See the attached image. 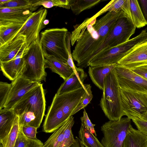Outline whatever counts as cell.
<instances>
[{
  "label": "cell",
  "instance_id": "1",
  "mask_svg": "<svg viewBox=\"0 0 147 147\" xmlns=\"http://www.w3.org/2000/svg\"><path fill=\"white\" fill-rule=\"evenodd\" d=\"M126 15L123 11L108 12L92 25L88 18L87 29L79 35L71 53L73 59L79 68H86L97 50L105 40L117 20Z\"/></svg>",
  "mask_w": 147,
  "mask_h": 147
},
{
  "label": "cell",
  "instance_id": "2",
  "mask_svg": "<svg viewBox=\"0 0 147 147\" xmlns=\"http://www.w3.org/2000/svg\"><path fill=\"white\" fill-rule=\"evenodd\" d=\"M86 92L84 84V87L60 95L56 93L46 115L42 131L52 133L63 125L80 104Z\"/></svg>",
  "mask_w": 147,
  "mask_h": 147
},
{
  "label": "cell",
  "instance_id": "3",
  "mask_svg": "<svg viewBox=\"0 0 147 147\" xmlns=\"http://www.w3.org/2000/svg\"><path fill=\"white\" fill-rule=\"evenodd\" d=\"M22 57L24 64L19 74L31 81L38 82L45 81L46 67L40 36L31 43Z\"/></svg>",
  "mask_w": 147,
  "mask_h": 147
},
{
  "label": "cell",
  "instance_id": "4",
  "mask_svg": "<svg viewBox=\"0 0 147 147\" xmlns=\"http://www.w3.org/2000/svg\"><path fill=\"white\" fill-rule=\"evenodd\" d=\"M120 89L113 69L105 79L104 89L100 104L105 115L109 120L118 121L124 116Z\"/></svg>",
  "mask_w": 147,
  "mask_h": 147
},
{
  "label": "cell",
  "instance_id": "5",
  "mask_svg": "<svg viewBox=\"0 0 147 147\" xmlns=\"http://www.w3.org/2000/svg\"><path fill=\"white\" fill-rule=\"evenodd\" d=\"M65 28L47 29L40 33V42L44 55L53 57L67 63L68 58Z\"/></svg>",
  "mask_w": 147,
  "mask_h": 147
},
{
  "label": "cell",
  "instance_id": "6",
  "mask_svg": "<svg viewBox=\"0 0 147 147\" xmlns=\"http://www.w3.org/2000/svg\"><path fill=\"white\" fill-rule=\"evenodd\" d=\"M45 107V91L40 83L27 92L12 108L17 115L24 112H30L42 121Z\"/></svg>",
  "mask_w": 147,
  "mask_h": 147
},
{
  "label": "cell",
  "instance_id": "7",
  "mask_svg": "<svg viewBox=\"0 0 147 147\" xmlns=\"http://www.w3.org/2000/svg\"><path fill=\"white\" fill-rule=\"evenodd\" d=\"M120 93L123 115L142 119L147 111V94L120 88Z\"/></svg>",
  "mask_w": 147,
  "mask_h": 147
},
{
  "label": "cell",
  "instance_id": "8",
  "mask_svg": "<svg viewBox=\"0 0 147 147\" xmlns=\"http://www.w3.org/2000/svg\"><path fill=\"white\" fill-rule=\"evenodd\" d=\"M131 119L123 118L117 121L110 120L101 127L103 134L101 143L104 147H123L124 140L131 124Z\"/></svg>",
  "mask_w": 147,
  "mask_h": 147
},
{
  "label": "cell",
  "instance_id": "9",
  "mask_svg": "<svg viewBox=\"0 0 147 147\" xmlns=\"http://www.w3.org/2000/svg\"><path fill=\"white\" fill-rule=\"evenodd\" d=\"M136 27L127 16L120 18L102 45L96 52L94 56L99 52L115 47L129 39Z\"/></svg>",
  "mask_w": 147,
  "mask_h": 147
},
{
  "label": "cell",
  "instance_id": "10",
  "mask_svg": "<svg viewBox=\"0 0 147 147\" xmlns=\"http://www.w3.org/2000/svg\"><path fill=\"white\" fill-rule=\"evenodd\" d=\"M47 13V10L42 7L33 12L10 42L19 36H23L25 38L27 49L31 43L39 36V34L41 30L46 26L45 22Z\"/></svg>",
  "mask_w": 147,
  "mask_h": 147
},
{
  "label": "cell",
  "instance_id": "11",
  "mask_svg": "<svg viewBox=\"0 0 147 147\" xmlns=\"http://www.w3.org/2000/svg\"><path fill=\"white\" fill-rule=\"evenodd\" d=\"M114 70L120 88L147 94V80L117 63Z\"/></svg>",
  "mask_w": 147,
  "mask_h": 147
},
{
  "label": "cell",
  "instance_id": "12",
  "mask_svg": "<svg viewBox=\"0 0 147 147\" xmlns=\"http://www.w3.org/2000/svg\"><path fill=\"white\" fill-rule=\"evenodd\" d=\"M40 83L29 81L19 74L12 81L3 108H12L27 92Z\"/></svg>",
  "mask_w": 147,
  "mask_h": 147
},
{
  "label": "cell",
  "instance_id": "13",
  "mask_svg": "<svg viewBox=\"0 0 147 147\" xmlns=\"http://www.w3.org/2000/svg\"><path fill=\"white\" fill-rule=\"evenodd\" d=\"M35 8L32 6L0 8V25L11 24H24Z\"/></svg>",
  "mask_w": 147,
  "mask_h": 147
},
{
  "label": "cell",
  "instance_id": "14",
  "mask_svg": "<svg viewBox=\"0 0 147 147\" xmlns=\"http://www.w3.org/2000/svg\"><path fill=\"white\" fill-rule=\"evenodd\" d=\"M117 64L129 69L147 64V40L135 47Z\"/></svg>",
  "mask_w": 147,
  "mask_h": 147
},
{
  "label": "cell",
  "instance_id": "15",
  "mask_svg": "<svg viewBox=\"0 0 147 147\" xmlns=\"http://www.w3.org/2000/svg\"><path fill=\"white\" fill-rule=\"evenodd\" d=\"M25 38L20 36L0 47V62L22 57L26 50Z\"/></svg>",
  "mask_w": 147,
  "mask_h": 147
},
{
  "label": "cell",
  "instance_id": "16",
  "mask_svg": "<svg viewBox=\"0 0 147 147\" xmlns=\"http://www.w3.org/2000/svg\"><path fill=\"white\" fill-rule=\"evenodd\" d=\"M73 70V74L61 85L56 93L57 94L60 95L84 86V82L87 77V74L83 69L76 66Z\"/></svg>",
  "mask_w": 147,
  "mask_h": 147
},
{
  "label": "cell",
  "instance_id": "17",
  "mask_svg": "<svg viewBox=\"0 0 147 147\" xmlns=\"http://www.w3.org/2000/svg\"><path fill=\"white\" fill-rule=\"evenodd\" d=\"M17 116L12 108H3L0 110V143L10 131Z\"/></svg>",
  "mask_w": 147,
  "mask_h": 147
},
{
  "label": "cell",
  "instance_id": "18",
  "mask_svg": "<svg viewBox=\"0 0 147 147\" xmlns=\"http://www.w3.org/2000/svg\"><path fill=\"white\" fill-rule=\"evenodd\" d=\"M116 64L89 66L88 73L90 78L100 90H103L105 79L114 69Z\"/></svg>",
  "mask_w": 147,
  "mask_h": 147
},
{
  "label": "cell",
  "instance_id": "19",
  "mask_svg": "<svg viewBox=\"0 0 147 147\" xmlns=\"http://www.w3.org/2000/svg\"><path fill=\"white\" fill-rule=\"evenodd\" d=\"M44 56L46 67L49 68L53 72L58 74L64 81L69 78L74 72L67 63L52 56Z\"/></svg>",
  "mask_w": 147,
  "mask_h": 147
},
{
  "label": "cell",
  "instance_id": "20",
  "mask_svg": "<svg viewBox=\"0 0 147 147\" xmlns=\"http://www.w3.org/2000/svg\"><path fill=\"white\" fill-rule=\"evenodd\" d=\"M24 64L23 57L6 62H0L1 70L4 76L10 80L13 81L20 74Z\"/></svg>",
  "mask_w": 147,
  "mask_h": 147
},
{
  "label": "cell",
  "instance_id": "21",
  "mask_svg": "<svg viewBox=\"0 0 147 147\" xmlns=\"http://www.w3.org/2000/svg\"><path fill=\"white\" fill-rule=\"evenodd\" d=\"M123 147H147V136L131 125L124 140Z\"/></svg>",
  "mask_w": 147,
  "mask_h": 147
},
{
  "label": "cell",
  "instance_id": "22",
  "mask_svg": "<svg viewBox=\"0 0 147 147\" xmlns=\"http://www.w3.org/2000/svg\"><path fill=\"white\" fill-rule=\"evenodd\" d=\"M121 11H123L131 20L129 0H111L96 14L98 16L107 11L118 12Z\"/></svg>",
  "mask_w": 147,
  "mask_h": 147
},
{
  "label": "cell",
  "instance_id": "23",
  "mask_svg": "<svg viewBox=\"0 0 147 147\" xmlns=\"http://www.w3.org/2000/svg\"><path fill=\"white\" fill-rule=\"evenodd\" d=\"M24 24H11L0 25V47L9 42Z\"/></svg>",
  "mask_w": 147,
  "mask_h": 147
},
{
  "label": "cell",
  "instance_id": "24",
  "mask_svg": "<svg viewBox=\"0 0 147 147\" xmlns=\"http://www.w3.org/2000/svg\"><path fill=\"white\" fill-rule=\"evenodd\" d=\"M79 138L88 147H104L89 129L81 123L79 131Z\"/></svg>",
  "mask_w": 147,
  "mask_h": 147
},
{
  "label": "cell",
  "instance_id": "25",
  "mask_svg": "<svg viewBox=\"0 0 147 147\" xmlns=\"http://www.w3.org/2000/svg\"><path fill=\"white\" fill-rule=\"evenodd\" d=\"M130 12L132 22L136 28H140L147 25L137 0H129Z\"/></svg>",
  "mask_w": 147,
  "mask_h": 147
},
{
  "label": "cell",
  "instance_id": "26",
  "mask_svg": "<svg viewBox=\"0 0 147 147\" xmlns=\"http://www.w3.org/2000/svg\"><path fill=\"white\" fill-rule=\"evenodd\" d=\"M67 122L54 132L43 144L42 147H63Z\"/></svg>",
  "mask_w": 147,
  "mask_h": 147
},
{
  "label": "cell",
  "instance_id": "27",
  "mask_svg": "<svg viewBox=\"0 0 147 147\" xmlns=\"http://www.w3.org/2000/svg\"><path fill=\"white\" fill-rule=\"evenodd\" d=\"M105 0H70L71 9L76 15L86 10L90 9Z\"/></svg>",
  "mask_w": 147,
  "mask_h": 147
},
{
  "label": "cell",
  "instance_id": "28",
  "mask_svg": "<svg viewBox=\"0 0 147 147\" xmlns=\"http://www.w3.org/2000/svg\"><path fill=\"white\" fill-rule=\"evenodd\" d=\"M19 116H17L12 128L5 139L0 144L3 147H14L19 131Z\"/></svg>",
  "mask_w": 147,
  "mask_h": 147
},
{
  "label": "cell",
  "instance_id": "29",
  "mask_svg": "<svg viewBox=\"0 0 147 147\" xmlns=\"http://www.w3.org/2000/svg\"><path fill=\"white\" fill-rule=\"evenodd\" d=\"M74 123V117L72 116L67 122L64 132V138L63 147H70L75 141L71 130Z\"/></svg>",
  "mask_w": 147,
  "mask_h": 147
},
{
  "label": "cell",
  "instance_id": "30",
  "mask_svg": "<svg viewBox=\"0 0 147 147\" xmlns=\"http://www.w3.org/2000/svg\"><path fill=\"white\" fill-rule=\"evenodd\" d=\"M85 86L86 90V93L80 104L75 109L72 114V116L81 109H84L90 103L93 98V95L91 90V86L89 84H85Z\"/></svg>",
  "mask_w": 147,
  "mask_h": 147
},
{
  "label": "cell",
  "instance_id": "31",
  "mask_svg": "<svg viewBox=\"0 0 147 147\" xmlns=\"http://www.w3.org/2000/svg\"><path fill=\"white\" fill-rule=\"evenodd\" d=\"M33 1L29 0H9L4 3L0 4V8L31 6Z\"/></svg>",
  "mask_w": 147,
  "mask_h": 147
},
{
  "label": "cell",
  "instance_id": "32",
  "mask_svg": "<svg viewBox=\"0 0 147 147\" xmlns=\"http://www.w3.org/2000/svg\"><path fill=\"white\" fill-rule=\"evenodd\" d=\"M11 86V84L0 82V110L4 108Z\"/></svg>",
  "mask_w": 147,
  "mask_h": 147
},
{
  "label": "cell",
  "instance_id": "33",
  "mask_svg": "<svg viewBox=\"0 0 147 147\" xmlns=\"http://www.w3.org/2000/svg\"><path fill=\"white\" fill-rule=\"evenodd\" d=\"M80 119L81 123L86 127L90 132L96 137L97 135L94 127L95 125L92 123L84 108L83 111V115L80 118Z\"/></svg>",
  "mask_w": 147,
  "mask_h": 147
},
{
  "label": "cell",
  "instance_id": "34",
  "mask_svg": "<svg viewBox=\"0 0 147 147\" xmlns=\"http://www.w3.org/2000/svg\"><path fill=\"white\" fill-rule=\"evenodd\" d=\"M20 125L24 134L28 138L33 140L38 139L36 136L37 128L30 126Z\"/></svg>",
  "mask_w": 147,
  "mask_h": 147
},
{
  "label": "cell",
  "instance_id": "35",
  "mask_svg": "<svg viewBox=\"0 0 147 147\" xmlns=\"http://www.w3.org/2000/svg\"><path fill=\"white\" fill-rule=\"evenodd\" d=\"M42 5L44 7L50 8L54 6H57V0H42L34 1L32 6L35 8L39 6Z\"/></svg>",
  "mask_w": 147,
  "mask_h": 147
},
{
  "label": "cell",
  "instance_id": "36",
  "mask_svg": "<svg viewBox=\"0 0 147 147\" xmlns=\"http://www.w3.org/2000/svg\"><path fill=\"white\" fill-rule=\"evenodd\" d=\"M131 120L136 125L138 130L147 136V121L140 118H134Z\"/></svg>",
  "mask_w": 147,
  "mask_h": 147
},
{
  "label": "cell",
  "instance_id": "37",
  "mask_svg": "<svg viewBox=\"0 0 147 147\" xmlns=\"http://www.w3.org/2000/svg\"><path fill=\"white\" fill-rule=\"evenodd\" d=\"M28 141V138L24 134L20 125L19 131L14 147H25Z\"/></svg>",
  "mask_w": 147,
  "mask_h": 147
},
{
  "label": "cell",
  "instance_id": "38",
  "mask_svg": "<svg viewBox=\"0 0 147 147\" xmlns=\"http://www.w3.org/2000/svg\"><path fill=\"white\" fill-rule=\"evenodd\" d=\"M130 69L147 80V64L137 66Z\"/></svg>",
  "mask_w": 147,
  "mask_h": 147
},
{
  "label": "cell",
  "instance_id": "39",
  "mask_svg": "<svg viewBox=\"0 0 147 147\" xmlns=\"http://www.w3.org/2000/svg\"><path fill=\"white\" fill-rule=\"evenodd\" d=\"M138 1L147 24V0H138Z\"/></svg>",
  "mask_w": 147,
  "mask_h": 147
},
{
  "label": "cell",
  "instance_id": "40",
  "mask_svg": "<svg viewBox=\"0 0 147 147\" xmlns=\"http://www.w3.org/2000/svg\"><path fill=\"white\" fill-rule=\"evenodd\" d=\"M43 144L39 140H31L28 138L27 144L25 147H42Z\"/></svg>",
  "mask_w": 147,
  "mask_h": 147
},
{
  "label": "cell",
  "instance_id": "41",
  "mask_svg": "<svg viewBox=\"0 0 147 147\" xmlns=\"http://www.w3.org/2000/svg\"><path fill=\"white\" fill-rule=\"evenodd\" d=\"M57 7L67 9L71 8L70 0H57Z\"/></svg>",
  "mask_w": 147,
  "mask_h": 147
},
{
  "label": "cell",
  "instance_id": "42",
  "mask_svg": "<svg viewBox=\"0 0 147 147\" xmlns=\"http://www.w3.org/2000/svg\"><path fill=\"white\" fill-rule=\"evenodd\" d=\"M142 119L145 120L147 121V111L145 114Z\"/></svg>",
  "mask_w": 147,
  "mask_h": 147
},
{
  "label": "cell",
  "instance_id": "43",
  "mask_svg": "<svg viewBox=\"0 0 147 147\" xmlns=\"http://www.w3.org/2000/svg\"><path fill=\"white\" fill-rule=\"evenodd\" d=\"M8 0H0V4L4 3L8 1Z\"/></svg>",
  "mask_w": 147,
  "mask_h": 147
},
{
  "label": "cell",
  "instance_id": "44",
  "mask_svg": "<svg viewBox=\"0 0 147 147\" xmlns=\"http://www.w3.org/2000/svg\"><path fill=\"white\" fill-rule=\"evenodd\" d=\"M83 147H87L86 146V145H85L83 144Z\"/></svg>",
  "mask_w": 147,
  "mask_h": 147
},
{
  "label": "cell",
  "instance_id": "45",
  "mask_svg": "<svg viewBox=\"0 0 147 147\" xmlns=\"http://www.w3.org/2000/svg\"><path fill=\"white\" fill-rule=\"evenodd\" d=\"M0 144V147H3L2 144Z\"/></svg>",
  "mask_w": 147,
  "mask_h": 147
}]
</instances>
